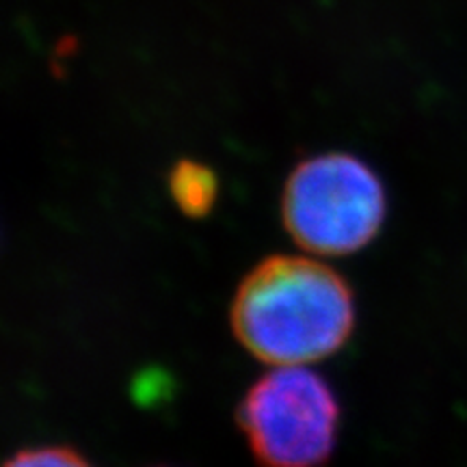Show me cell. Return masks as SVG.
I'll return each mask as SVG.
<instances>
[{
    "instance_id": "3",
    "label": "cell",
    "mask_w": 467,
    "mask_h": 467,
    "mask_svg": "<svg viewBox=\"0 0 467 467\" xmlns=\"http://www.w3.org/2000/svg\"><path fill=\"white\" fill-rule=\"evenodd\" d=\"M238 426L262 467H323L336 451L340 405L307 366H273L243 396Z\"/></svg>"
},
{
    "instance_id": "4",
    "label": "cell",
    "mask_w": 467,
    "mask_h": 467,
    "mask_svg": "<svg viewBox=\"0 0 467 467\" xmlns=\"http://www.w3.org/2000/svg\"><path fill=\"white\" fill-rule=\"evenodd\" d=\"M169 192L175 208L191 219L206 217L219 197V178L203 162L184 159L169 173Z\"/></svg>"
},
{
    "instance_id": "5",
    "label": "cell",
    "mask_w": 467,
    "mask_h": 467,
    "mask_svg": "<svg viewBox=\"0 0 467 467\" xmlns=\"http://www.w3.org/2000/svg\"><path fill=\"white\" fill-rule=\"evenodd\" d=\"M5 467H93L69 446H35L16 452Z\"/></svg>"
},
{
    "instance_id": "2",
    "label": "cell",
    "mask_w": 467,
    "mask_h": 467,
    "mask_svg": "<svg viewBox=\"0 0 467 467\" xmlns=\"http://www.w3.org/2000/svg\"><path fill=\"white\" fill-rule=\"evenodd\" d=\"M388 195L375 169L347 151H325L292 169L282 192V223L303 251L340 258L381 232Z\"/></svg>"
},
{
    "instance_id": "1",
    "label": "cell",
    "mask_w": 467,
    "mask_h": 467,
    "mask_svg": "<svg viewBox=\"0 0 467 467\" xmlns=\"http://www.w3.org/2000/svg\"><path fill=\"white\" fill-rule=\"evenodd\" d=\"M230 327L255 359L307 366L348 342L355 296L347 279L318 255H271L238 284Z\"/></svg>"
}]
</instances>
